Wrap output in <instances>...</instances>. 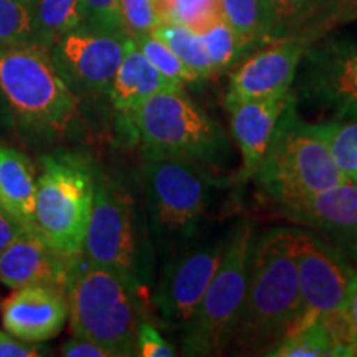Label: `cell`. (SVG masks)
<instances>
[{"label": "cell", "instance_id": "6da1fadb", "mask_svg": "<svg viewBox=\"0 0 357 357\" xmlns=\"http://www.w3.org/2000/svg\"><path fill=\"white\" fill-rule=\"evenodd\" d=\"M303 300L291 229H273L253 242L245 298L227 349L266 354L301 321Z\"/></svg>", "mask_w": 357, "mask_h": 357}, {"label": "cell", "instance_id": "7a4b0ae2", "mask_svg": "<svg viewBox=\"0 0 357 357\" xmlns=\"http://www.w3.org/2000/svg\"><path fill=\"white\" fill-rule=\"evenodd\" d=\"M146 288L111 268L71 260L66 305L73 336L106 347L114 357L137 354V328L144 321Z\"/></svg>", "mask_w": 357, "mask_h": 357}, {"label": "cell", "instance_id": "3957f363", "mask_svg": "<svg viewBox=\"0 0 357 357\" xmlns=\"http://www.w3.org/2000/svg\"><path fill=\"white\" fill-rule=\"evenodd\" d=\"M0 89L15 126L38 136H63L78 114V96L35 43L0 47Z\"/></svg>", "mask_w": 357, "mask_h": 357}, {"label": "cell", "instance_id": "277c9868", "mask_svg": "<svg viewBox=\"0 0 357 357\" xmlns=\"http://www.w3.org/2000/svg\"><path fill=\"white\" fill-rule=\"evenodd\" d=\"M255 178L278 207L347 181L334 164L314 123L303 121L298 116L293 96L280 116Z\"/></svg>", "mask_w": 357, "mask_h": 357}, {"label": "cell", "instance_id": "5b68a950", "mask_svg": "<svg viewBox=\"0 0 357 357\" xmlns=\"http://www.w3.org/2000/svg\"><path fill=\"white\" fill-rule=\"evenodd\" d=\"M82 255L146 288L153 278L154 253L146 212L113 178H96L95 200Z\"/></svg>", "mask_w": 357, "mask_h": 357}, {"label": "cell", "instance_id": "8992f818", "mask_svg": "<svg viewBox=\"0 0 357 357\" xmlns=\"http://www.w3.org/2000/svg\"><path fill=\"white\" fill-rule=\"evenodd\" d=\"M212 177L184 159L149 158L142 167L144 212L160 247H185L197 234L212 197Z\"/></svg>", "mask_w": 357, "mask_h": 357}, {"label": "cell", "instance_id": "52a82bcc", "mask_svg": "<svg viewBox=\"0 0 357 357\" xmlns=\"http://www.w3.org/2000/svg\"><path fill=\"white\" fill-rule=\"evenodd\" d=\"M146 159L169 158L212 166L227 154L223 131L182 89L159 91L129 114Z\"/></svg>", "mask_w": 357, "mask_h": 357}, {"label": "cell", "instance_id": "ba28073f", "mask_svg": "<svg viewBox=\"0 0 357 357\" xmlns=\"http://www.w3.org/2000/svg\"><path fill=\"white\" fill-rule=\"evenodd\" d=\"M37 176L32 229L61 257L82 255L95 200L96 176L71 154L47 155Z\"/></svg>", "mask_w": 357, "mask_h": 357}, {"label": "cell", "instance_id": "9c48e42d", "mask_svg": "<svg viewBox=\"0 0 357 357\" xmlns=\"http://www.w3.org/2000/svg\"><path fill=\"white\" fill-rule=\"evenodd\" d=\"M253 229L240 220L229 238L215 275L205 289L194 314L184 324L182 351L187 356H213L227 349V342L247 289Z\"/></svg>", "mask_w": 357, "mask_h": 357}, {"label": "cell", "instance_id": "30bf717a", "mask_svg": "<svg viewBox=\"0 0 357 357\" xmlns=\"http://www.w3.org/2000/svg\"><path fill=\"white\" fill-rule=\"evenodd\" d=\"M128 37L82 24L50 47V58L75 95H108Z\"/></svg>", "mask_w": 357, "mask_h": 357}, {"label": "cell", "instance_id": "8fae6325", "mask_svg": "<svg viewBox=\"0 0 357 357\" xmlns=\"http://www.w3.org/2000/svg\"><path fill=\"white\" fill-rule=\"evenodd\" d=\"M291 248L303 300L301 321L347 307L357 273L347 258L328 240L307 230L291 229Z\"/></svg>", "mask_w": 357, "mask_h": 357}, {"label": "cell", "instance_id": "7c38bea8", "mask_svg": "<svg viewBox=\"0 0 357 357\" xmlns=\"http://www.w3.org/2000/svg\"><path fill=\"white\" fill-rule=\"evenodd\" d=\"M227 240L178 248L164 268L154 293L155 307L171 323L184 326L202 300L225 252Z\"/></svg>", "mask_w": 357, "mask_h": 357}, {"label": "cell", "instance_id": "4fadbf2b", "mask_svg": "<svg viewBox=\"0 0 357 357\" xmlns=\"http://www.w3.org/2000/svg\"><path fill=\"white\" fill-rule=\"evenodd\" d=\"M298 93L341 116H357V45L328 42L305 52ZM296 73V75H298Z\"/></svg>", "mask_w": 357, "mask_h": 357}, {"label": "cell", "instance_id": "5bb4252c", "mask_svg": "<svg viewBox=\"0 0 357 357\" xmlns=\"http://www.w3.org/2000/svg\"><path fill=\"white\" fill-rule=\"evenodd\" d=\"M306 48L307 38L294 33L263 45L231 73L227 108L242 101L289 95Z\"/></svg>", "mask_w": 357, "mask_h": 357}, {"label": "cell", "instance_id": "9a60e30c", "mask_svg": "<svg viewBox=\"0 0 357 357\" xmlns=\"http://www.w3.org/2000/svg\"><path fill=\"white\" fill-rule=\"evenodd\" d=\"M280 208L289 220L316 230L346 258L357 261V182L346 181Z\"/></svg>", "mask_w": 357, "mask_h": 357}, {"label": "cell", "instance_id": "2e32d148", "mask_svg": "<svg viewBox=\"0 0 357 357\" xmlns=\"http://www.w3.org/2000/svg\"><path fill=\"white\" fill-rule=\"evenodd\" d=\"M68 318L66 293L60 288L30 284L15 288L2 303L7 333L26 342H45L60 334Z\"/></svg>", "mask_w": 357, "mask_h": 357}, {"label": "cell", "instance_id": "e0dca14e", "mask_svg": "<svg viewBox=\"0 0 357 357\" xmlns=\"http://www.w3.org/2000/svg\"><path fill=\"white\" fill-rule=\"evenodd\" d=\"M71 260L56 253L37 230L25 227L0 253V281L13 289L43 284L66 293Z\"/></svg>", "mask_w": 357, "mask_h": 357}, {"label": "cell", "instance_id": "ac0fdd59", "mask_svg": "<svg viewBox=\"0 0 357 357\" xmlns=\"http://www.w3.org/2000/svg\"><path fill=\"white\" fill-rule=\"evenodd\" d=\"M291 96L289 93L287 96L242 101L227 108L230 111L231 136L242 154V169L238 172L240 181L255 177L275 136L280 116Z\"/></svg>", "mask_w": 357, "mask_h": 357}, {"label": "cell", "instance_id": "d6986e66", "mask_svg": "<svg viewBox=\"0 0 357 357\" xmlns=\"http://www.w3.org/2000/svg\"><path fill=\"white\" fill-rule=\"evenodd\" d=\"M182 88L184 84L172 82L155 70L153 63L142 55L136 42L128 38L123 60L111 83L108 96L119 113L129 116L142 101L155 93Z\"/></svg>", "mask_w": 357, "mask_h": 357}, {"label": "cell", "instance_id": "ffe728a7", "mask_svg": "<svg viewBox=\"0 0 357 357\" xmlns=\"http://www.w3.org/2000/svg\"><path fill=\"white\" fill-rule=\"evenodd\" d=\"M37 172L33 162L19 149L0 141V207L32 227Z\"/></svg>", "mask_w": 357, "mask_h": 357}, {"label": "cell", "instance_id": "44dd1931", "mask_svg": "<svg viewBox=\"0 0 357 357\" xmlns=\"http://www.w3.org/2000/svg\"><path fill=\"white\" fill-rule=\"evenodd\" d=\"M223 19L238 40L240 52L281 38L270 0H218Z\"/></svg>", "mask_w": 357, "mask_h": 357}, {"label": "cell", "instance_id": "7402d4cb", "mask_svg": "<svg viewBox=\"0 0 357 357\" xmlns=\"http://www.w3.org/2000/svg\"><path fill=\"white\" fill-rule=\"evenodd\" d=\"M29 10L32 15V43L47 50L58 38L83 24L79 0H33Z\"/></svg>", "mask_w": 357, "mask_h": 357}, {"label": "cell", "instance_id": "603a6c76", "mask_svg": "<svg viewBox=\"0 0 357 357\" xmlns=\"http://www.w3.org/2000/svg\"><path fill=\"white\" fill-rule=\"evenodd\" d=\"M314 126L342 176L357 182V116H341Z\"/></svg>", "mask_w": 357, "mask_h": 357}, {"label": "cell", "instance_id": "cb8c5ba5", "mask_svg": "<svg viewBox=\"0 0 357 357\" xmlns=\"http://www.w3.org/2000/svg\"><path fill=\"white\" fill-rule=\"evenodd\" d=\"M153 35L166 43L189 68L199 75L200 79H207L215 75L211 60L205 53L202 40L195 30L178 24L159 22L154 26Z\"/></svg>", "mask_w": 357, "mask_h": 357}, {"label": "cell", "instance_id": "d4e9b609", "mask_svg": "<svg viewBox=\"0 0 357 357\" xmlns=\"http://www.w3.org/2000/svg\"><path fill=\"white\" fill-rule=\"evenodd\" d=\"M275 357H328L334 356L333 344L329 341L319 316L314 319L301 321L289 331L283 341L270 352Z\"/></svg>", "mask_w": 357, "mask_h": 357}, {"label": "cell", "instance_id": "484cf974", "mask_svg": "<svg viewBox=\"0 0 357 357\" xmlns=\"http://www.w3.org/2000/svg\"><path fill=\"white\" fill-rule=\"evenodd\" d=\"M154 7L159 22L189 26L197 33L222 17L218 0H154Z\"/></svg>", "mask_w": 357, "mask_h": 357}, {"label": "cell", "instance_id": "4316f807", "mask_svg": "<svg viewBox=\"0 0 357 357\" xmlns=\"http://www.w3.org/2000/svg\"><path fill=\"white\" fill-rule=\"evenodd\" d=\"M199 37L202 40L205 53H207L215 73L230 68L236 58L242 55L235 32L231 30L229 22L223 19V15L220 19L213 20L204 30H200Z\"/></svg>", "mask_w": 357, "mask_h": 357}, {"label": "cell", "instance_id": "83f0119b", "mask_svg": "<svg viewBox=\"0 0 357 357\" xmlns=\"http://www.w3.org/2000/svg\"><path fill=\"white\" fill-rule=\"evenodd\" d=\"M136 45L139 47L142 55L153 63L154 68L160 71L164 77L172 79V82L181 84L200 82L199 75L192 68H189V66H187L166 43L160 42L155 35H144V37L136 40Z\"/></svg>", "mask_w": 357, "mask_h": 357}, {"label": "cell", "instance_id": "f1b7e54d", "mask_svg": "<svg viewBox=\"0 0 357 357\" xmlns=\"http://www.w3.org/2000/svg\"><path fill=\"white\" fill-rule=\"evenodd\" d=\"M32 15L17 0H0V47L32 43Z\"/></svg>", "mask_w": 357, "mask_h": 357}, {"label": "cell", "instance_id": "f546056e", "mask_svg": "<svg viewBox=\"0 0 357 357\" xmlns=\"http://www.w3.org/2000/svg\"><path fill=\"white\" fill-rule=\"evenodd\" d=\"M333 0H270L281 37L293 35L294 29L306 25Z\"/></svg>", "mask_w": 357, "mask_h": 357}, {"label": "cell", "instance_id": "4dcf8cb0", "mask_svg": "<svg viewBox=\"0 0 357 357\" xmlns=\"http://www.w3.org/2000/svg\"><path fill=\"white\" fill-rule=\"evenodd\" d=\"M119 17L123 32L134 42L153 33L159 24L154 0H119Z\"/></svg>", "mask_w": 357, "mask_h": 357}, {"label": "cell", "instance_id": "1f68e13d", "mask_svg": "<svg viewBox=\"0 0 357 357\" xmlns=\"http://www.w3.org/2000/svg\"><path fill=\"white\" fill-rule=\"evenodd\" d=\"M319 319L331 341L334 356H357L354 324L347 307L323 312Z\"/></svg>", "mask_w": 357, "mask_h": 357}, {"label": "cell", "instance_id": "d6a6232c", "mask_svg": "<svg viewBox=\"0 0 357 357\" xmlns=\"http://www.w3.org/2000/svg\"><path fill=\"white\" fill-rule=\"evenodd\" d=\"M79 3L83 10V24L123 32L119 0H79Z\"/></svg>", "mask_w": 357, "mask_h": 357}, {"label": "cell", "instance_id": "836d02e7", "mask_svg": "<svg viewBox=\"0 0 357 357\" xmlns=\"http://www.w3.org/2000/svg\"><path fill=\"white\" fill-rule=\"evenodd\" d=\"M137 356L142 357H172L176 356L174 346L164 339L153 324L144 319L137 328Z\"/></svg>", "mask_w": 357, "mask_h": 357}, {"label": "cell", "instance_id": "e575fe53", "mask_svg": "<svg viewBox=\"0 0 357 357\" xmlns=\"http://www.w3.org/2000/svg\"><path fill=\"white\" fill-rule=\"evenodd\" d=\"M42 347L37 342H26L0 331V357H37L42 356Z\"/></svg>", "mask_w": 357, "mask_h": 357}, {"label": "cell", "instance_id": "d590c367", "mask_svg": "<svg viewBox=\"0 0 357 357\" xmlns=\"http://www.w3.org/2000/svg\"><path fill=\"white\" fill-rule=\"evenodd\" d=\"M61 356L66 357H114L113 352L95 341L73 336L61 346Z\"/></svg>", "mask_w": 357, "mask_h": 357}, {"label": "cell", "instance_id": "8d00e7d4", "mask_svg": "<svg viewBox=\"0 0 357 357\" xmlns=\"http://www.w3.org/2000/svg\"><path fill=\"white\" fill-rule=\"evenodd\" d=\"M20 220H17L15 217L10 215L6 208L0 207V253L8 247V243L25 229Z\"/></svg>", "mask_w": 357, "mask_h": 357}, {"label": "cell", "instance_id": "74e56055", "mask_svg": "<svg viewBox=\"0 0 357 357\" xmlns=\"http://www.w3.org/2000/svg\"><path fill=\"white\" fill-rule=\"evenodd\" d=\"M13 126H15V121H13L12 111L8 108L6 96H3L2 89H0V136L10 132Z\"/></svg>", "mask_w": 357, "mask_h": 357}, {"label": "cell", "instance_id": "f35d334b", "mask_svg": "<svg viewBox=\"0 0 357 357\" xmlns=\"http://www.w3.org/2000/svg\"><path fill=\"white\" fill-rule=\"evenodd\" d=\"M347 311H349L352 324H354L356 342H357V273L354 276V281H352L351 293H349V301H347Z\"/></svg>", "mask_w": 357, "mask_h": 357}, {"label": "cell", "instance_id": "ab89813d", "mask_svg": "<svg viewBox=\"0 0 357 357\" xmlns=\"http://www.w3.org/2000/svg\"><path fill=\"white\" fill-rule=\"evenodd\" d=\"M17 2L22 3V6H25V7H30L33 3V0H17Z\"/></svg>", "mask_w": 357, "mask_h": 357}, {"label": "cell", "instance_id": "60d3db41", "mask_svg": "<svg viewBox=\"0 0 357 357\" xmlns=\"http://www.w3.org/2000/svg\"><path fill=\"white\" fill-rule=\"evenodd\" d=\"M349 6L352 10H354V13L357 15V0H349Z\"/></svg>", "mask_w": 357, "mask_h": 357}]
</instances>
